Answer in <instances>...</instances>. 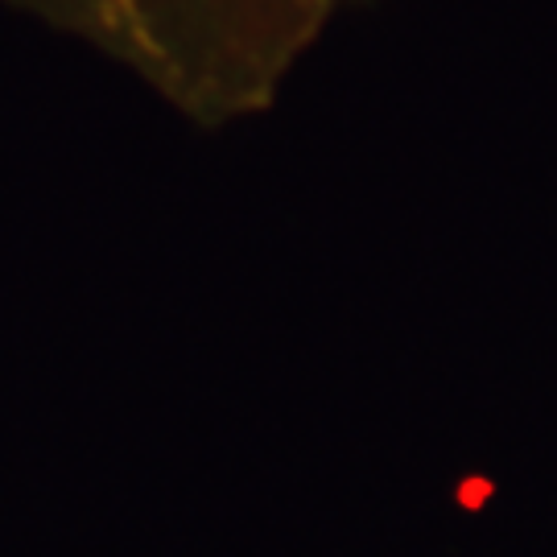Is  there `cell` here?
I'll return each instance as SVG.
<instances>
[{
	"label": "cell",
	"mask_w": 557,
	"mask_h": 557,
	"mask_svg": "<svg viewBox=\"0 0 557 557\" xmlns=\"http://www.w3.org/2000/svg\"><path fill=\"white\" fill-rule=\"evenodd\" d=\"M202 133L269 116L359 0H41Z\"/></svg>",
	"instance_id": "cell-1"
}]
</instances>
